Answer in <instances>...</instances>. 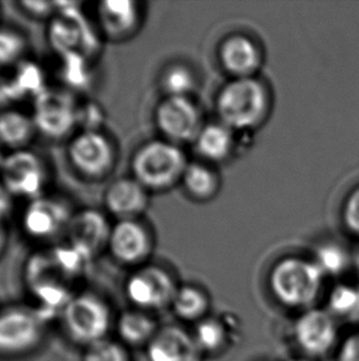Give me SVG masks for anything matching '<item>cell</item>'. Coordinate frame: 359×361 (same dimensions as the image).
Here are the masks:
<instances>
[{"label": "cell", "mask_w": 359, "mask_h": 361, "mask_svg": "<svg viewBox=\"0 0 359 361\" xmlns=\"http://www.w3.org/2000/svg\"><path fill=\"white\" fill-rule=\"evenodd\" d=\"M194 141L199 154L206 159L224 161L233 151V130L224 123L208 125L202 127Z\"/></svg>", "instance_id": "25"}, {"label": "cell", "mask_w": 359, "mask_h": 361, "mask_svg": "<svg viewBox=\"0 0 359 361\" xmlns=\"http://www.w3.org/2000/svg\"><path fill=\"white\" fill-rule=\"evenodd\" d=\"M344 219H345L346 226L352 232L359 233V188L352 192V195L346 202Z\"/></svg>", "instance_id": "36"}, {"label": "cell", "mask_w": 359, "mask_h": 361, "mask_svg": "<svg viewBox=\"0 0 359 361\" xmlns=\"http://www.w3.org/2000/svg\"><path fill=\"white\" fill-rule=\"evenodd\" d=\"M161 88L166 97L189 98V94L196 88V80L189 69L182 66H172L163 73Z\"/></svg>", "instance_id": "29"}, {"label": "cell", "mask_w": 359, "mask_h": 361, "mask_svg": "<svg viewBox=\"0 0 359 361\" xmlns=\"http://www.w3.org/2000/svg\"><path fill=\"white\" fill-rule=\"evenodd\" d=\"M74 211L61 196L44 195L27 201L21 215L25 235L37 242H51L63 237Z\"/></svg>", "instance_id": "11"}, {"label": "cell", "mask_w": 359, "mask_h": 361, "mask_svg": "<svg viewBox=\"0 0 359 361\" xmlns=\"http://www.w3.org/2000/svg\"><path fill=\"white\" fill-rule=\"evenodd\" d=\"M325 308L336 319L359 318V283H337L329 293Z\"/></svg>", "instance_id": "27"}, {"label": "cell", "mask_w": 359, "mask_h": 361, "mask_svg": "<svg viewBox=\"0 0 359 361\" xmlns=\"http://www.w3.org/2000/svg\"><path fill=\"white\" fill-rule=\"evenodd\" d=\"M61 321L65 336L85 349L108 338L116 318L106 298L92 291H82L64 305Z\"/></svg>", "instance_id": "2"}, {"label": "cell", "mask_w": 359, "mask_h": 361, "mask_svg": "<svg viewBox=\"0 0 359 361\" xmlns=\"http://www.w3.org/2000/svg\"><path fill=\"white\" fill-rule=\"evenodd\" d=\"M83 361H132L126 345L106 338L84 349Z\"/></svg>", "instance_id": "32"}, {"label": "cell", "mask_w": 359, "mask_h": 361, "mask_svg": "<svg viewBox=\"0 0 359 361\" xmlns=\"http://www.w3.org/2000/svg\"><path fill=\"white\" fill-rule=\"evenodd\" d=\"M177 288L171 274L154 264L134 269L125 283V293L132 307L151 313L170 307Z\"/></svg>", "instance_id": "9"}, {"label": "cell", "mask_w": 359, "mask_h": 361, "mask_svg": "<svg viewBox=\"0 0 359 361\" xmlns=\"http://www.w3.org/2000/svg\"><path fill=\"white\" fill-rule=\"evenodd\" d=\"M324 278L314 260L291 257L282 259L272 268L270 290L283 307L306 311L314 307Z\"/></svg>", "instance_id": "1"}, {"label": "cell", "mask_w": 359, "mask_h": 361, "mask_svg": "<svg viewBox=\"0 0 359 361\" xmlns=\"http://www.w3.org/2000/svg\"><path fill=\"white\" fill-rule=\"evenodd\" d=\"M102 199L107 215L116 221L141 219L151 202L149 191L132 176L112 180Z\"/></svg>", "instance_id": "17"}, {"label": "cell", "mask_w": 359, "mask_h": 361, "mask_svg": "<svg viewBox=\"0 0 359 361\" xmlns=\"http://www.w3.org/2000/svg\"><path fill=\"white\" fill-rule=\"evenodd\" d=\"M59 74L63 80L64 88L70 92L83 90L92 83V59L77 52L61 56Z\"/></svg>", "instance_id": "26"}, {"label": "cell", "mask_w": 359, "mask_h": 361, "mask_svg": "<svg viewBox=\"0 0 359 361\" xmlns=\"http://www.w3.org/2000/svg\"><path fill=\"white\" fill-rule=\"evenodd\" d=\"M154 118L164 140L175 145L196 140L202 130L199 109L189 98L166 97L156 106Z\"/></svg>", "instance_id": "14"}, {"label": "cell", "mask_w": 359, "mask_h": 361, "mask_svg": "<svg viewBox=\"0 0 359 361\" xmlns=\"http://www.w3.org/2000/svg\"><path fill=\"white\" fill-rule=\"evenodd\" d=\"M13 207V196L10 195L4 186L0 183V221L6 220Z\"/></svg>", "instance_id": "37"}, {"label": "cell", "mask_w": 359, "mask_h": 361, "mask_svg": "<svg viewBox=\"0 0 359 361\" xmlns=\"http://www.w3.org/2000/svg\"><path fill=\"white\" fill-rule=\"evenodd\" d=\"M314 262L320 268L324 276H339L348 267L347 254L340 245L336 244L321 245L320 248L316 250Z\"/></svg>", "instance_id": "31"}, {"label": "cell", "mask_w": 359, "mask_h": 361, "mask_svg": "<svg viewBox=\"0 0 359 361\" xmlns=\"http://www.w3.org/2000/svg\"><path fill=\"white\" fill-rule=\"evenodd\" d=\"M146 355L149 361H201L203 357L192 333L171 324L156 333L146 347Z\"/></svg>", "instance_id": "19"}, {"label": "cell", "mask_w": 359, "mask_h": 361, "mask_svg": "<svg viewBox=\"0 0 359 361\" xmlns=\"http://www.w3.org/2000/svg\"><path fill=\"white\" fill-rule=\"evenodd\" d=\"M5 154L1 151V147H0V169H1V166H3V161H4Z\"/></svg>", "instance_id": "40"}, {"label": "cell", "mask_w": 359, "mask_h": 361, "mask_svg": "<svg viewBox=\"0 0 359 361\" xmlns=\"http://www.w3.org/2000/svg\"><path fill=\"white\" fill-rule=\"evenodd\" d=\"M111 230V221L107 214L96 209H83L74 212L64 240L94 259L102 250H107Z\"/></svg>", "instance_id": "15"}, {"label": "cell", "mask_w": 359, "mask_h": 361, "mask_svg": "<svg viewBox=\"0 0 359 361\" xmlns=\"http://www.w3.org/2000/svg\"><path fill=\"white\" fill-rule=\"evenodd\" d=\"M6 245H8V230L4 221H0V258L3 257Z\"/></svg>", "instance_id": "38"}, {"label": "cell", "mask_w": 359, "mask_h": 361, "mask_svg": "<svg viewBox=\"0 0 359 361\" xmlns=\"http://www.w3.org/2000/svg\"><path fill=\"white\" fill-rule=\"evenodd\" d=\"M184 188L196 199H209L218 189V179L213 171L202 164H189L184 176Z\"/></svg>", "instance_id": "28"}, {"label": "cell", "mask_w": 359, "mask_h": 361, "mask_svg": "<svg viewBox=\"0 0 359 361\" xmlns=\"http://www.w3.org/2000/svg\"><path fill=\"white\" fill-rule=\"evenodd\" d=\"M192 336L203 355H215L240 341L241 322L232 312L208 316L196 323Z\"/></svg>", "instance_id": "18"}, {"label": "cell", "mask_w": 359, "mask_h": 361, "mask_svg": "<svg viewBox=\"0 0 359 361\" xmlns=\"http://www.w3.org/2000/svg\"><path fill=\"white\" fill-rule=\"evenodd\" d=\"M24 35L10 27H0V67H15L24 61Z\"/></svg>", "instance_id": "30"}, {"label": "cell", "mask_w": 359, "mask_h": 361, "mask_svg": "<svg viewBox=\"0 0 359 361\" xmlns=\"http://www.w3.org/2000/svg\"><path fill=\"white\" fill-rule=\"evenodd\" d=\"M187 166L182 149L163 138L138 147L132 156L131 173L149 192L164 191L182 180Z\"/></svg>", "instance_id": "3"}, {"label": "cell", "mask_w": 359, "mask_h": 361, "mask_svg": "<svg viewBox=\"0 0 359 361\" xmlns=\"http://www.w3.org/2000/svg\"><path fill=\"white\" fill-rule=\"evenodd\" d=\"M49 181V166L36 152L26 148L5 154L0 183L13 199H37L46 194Z\"/></svg>", "instance_id": "8"}, {"label": "cell", "mask_w": 359, "mask_h": 361, "mask_svg": "<svg viewBox=\"0 0 359 361\" xmlns=\"http://www.w3.org/2000/svg\"><path fill=\"white\" fill-rule=\"evenodd\" d=\"M224 68L235 78H251L261 63V54L256 44L245 36H233L220 49Z\"/></svg>", "instance_id": "22"}, {"label": "cell", "mask_w": 359, "mask_h": 361, "mask_svg": "<svg viewBox=\"0 0 359 361\" xmlns=\"http://www.w3.org/2000/svg\"><path fill=\"white\" fill-rule=\"evenodd\" d=\"M154 249V242L141 219L116 221L112 225L107 250L123 267L139 268L146 264Z\"/></svg>", "instance_id": "13"}, {"label": "cell", "mask_w": 359, "mask_h": 361, "mask_svg": "<svg viewBox=\"0 0 359 361\" xmlns=\"http://www.w3.org/2000/svg\"><path fill=\"white\" fill-rule=\"evenodd\" d=\"M67 159L84 180L101 181L115 171L118 148L115 140L103 130L78 131L69 140Z\"/></svg>", "instance_id": "4"}, {"label": "cell", "mask_w": 359, "mask_h": 361, "mask_svg": "<svg viewBox=\"0 0 359 361\" xmlns=\"http://www.w3.org/2000/svg\"><path fill=\"white\" fill-rule=\"evenodd\" d=\"M286 361H311L310 359H308V357H291V359H288Z\"/></svg>", "instance_id": "39"}, {"label": "cell", "mask_w": 359, "mask_h": 361, "mask_svg": "<svg viewBox=\"0 0 359 361\" xmlns=\"http://www.w3.org/2000/svg\"><path fill=\"white\" fill-rule=\"evenodd\" d=\"M106 115L100 104L95 102L79 103V131H101L105 126Z\"/></svg>", "instance_id": "33"}, {"label": "cell", "mask_w": 359, "mask_h": 361, "mask_svg": "<svg viewBox=\"0 0 359 361\" xmlns=\"http://www.w3.org/2000/svg\"><path fill=\"white\" fill-rule=\"evenodd\" d=\"M62 3L53 1H23L21 8L25 13L34 16V18H53L58 13Z\"/></svg>", "instance_id": "34"}, {"label": "cell", "mask_w": 359, "mask_h": 361, "mask_svg": "<svg viewBox=\"0 0 359 361\" xmlns=\"http://www.w3.org/2000/svg\"><path fill=\"white\" fill-rule=\"evenodd\" d=\"M339 337L337 319L326 308H308L293 324L296 347L310 360L329 355L337 347Z\"/></svg>", "instance_id": "12"}, {"label": "cell", "mask_w": 359, "mask_h": 361, "mask_svg": "<svg viewBox=\"0 0 359 361\" xmlns=\"http://www.w3.org/2000/svg\"><path fill=\"white\" fill-rule=\"evenodd\" d=\"M37 133L32 116L18 109L0 111V147L10 152L29 148Z\"/></svg>", "instance_id": "23"}, {"label": "cell", "mask_w": 359, "mask_h": 361, "mask_svg": "<svg viewBox=\"0 0 359 361\" xmlns=\"http://www.w3.org/2000/svg\"><path fill=\"white\" fill-rule=\"evenodd\" d=\"M51 47L59 54H82L89 59L99 52L96 34L75 3H62L49 27Z\"/></svg>", "instance_id": "10"}, {"label": "cell", "mask_w": 359, "mask_h": 361, "mask_svg": "<svg viewBox=\"0 0 359 361\" xmlns=\"http://www.w3.org/2000/svg\"><path fill=\"white\" fill-rule=\"evenodd\" d=\"M95 14L102 37L115 44L132 39L143 19L141 4L134 0H103L96 5Z\"/></svg>", "instance_id": "16"}, {"label": "cell", "mask_w": 359, "mask_h": 361, "mask_svg": "<svg viewBox=\"0 0 359 361\" xmlns=\"http://www.w3.org/2000/svg\"><path fill=\"white\" fill-rule=\"evenodd\" d=\"M159 329L153 313L134 307L120 313L115 321L118 341L127 348L148 347Z\"/></svg>", "instance_id": "21"}, {"label": "cell", "mask_w": 359, "mask_h": 361, "mask_svg": "<svg viewBox=\"0 0 359 361\" xmlns=\"http://www.w3.org/2000/svg\"><path fill=\"white\" fill-rule=\"evenodd\" d=\"M176 317L189 323H199L208 317L210 298L203 288L196 285H181L171 302Z\"/></svg>", "instance_id": "24"}, {"label": "cell", "mask_w": 359, "mask_h": 361, "mask_svg": "<svg viewBox=\"0 0 359 361\" xmlns=\"http://www.w3.org/2000/svg\"><path fill=\"white\" fill-rule=\"evenodd\" d=\"M44 314L36 308L13 305L0 308V357H25L42 344Z\"/></svg>", "instance_id": "6"}, {"label": "cell", "mask_w": 359, "mask_h": 361, "mask_svg": "<svg viewBox=\"0 0 359 361\" xmlns=\"http://www.w3.org/2000/svg\"><path fill=\"white\" fill-rule=\"evenodd\" d=\"M219 116L232 130L256 126L267 110V94L253 78H235L219 94Z\"/></svg>", "instance_id": "5"}, {"label": "cell", "mask_w": 359, "mask_h": 361, "mask_svg": "<svg viewBox=\"0 0 359 361\" xmlns=\"http://www.w3.org/2000/svg\"><path fill=\"white\" fill-rule=\"evenodd\" d=\"M336 361H359V329L341 341Z\"/></svg>", "instance_id": "35"}, {"label": "cell", "mask_w": 359, "mask_h": 361, "mask_svg": "<svg viewBox=\"0 0 359 361\" xmlns=\"http://www.w3.org/2000/svg\"><path fill=\"white\" fill-rule=\"evenodd\" d=\"M32 120L37 133L49 140L73 136L78 128L79 102L64 87H47L32 102Z\"/></svg>", "instance_id": "7"}, {"label": "cell", "mask_w": 359, "mask_h": 361, "mask_svg": "<svg viewBox=\"0 0 359 361\" xmlns=\"http://www.w3.org/2000/svg\"><path fill=\"white\" fill-rule=\"evenodd\" d=\"M47 87L44 69L24 59L15 66L10 77L0 82V104L9 105L27 99L34 102Z\"/></svg>", "instance_id": "20"}]
</instances>
